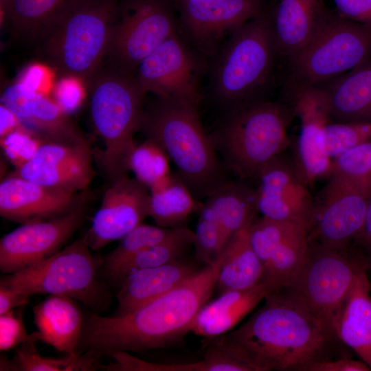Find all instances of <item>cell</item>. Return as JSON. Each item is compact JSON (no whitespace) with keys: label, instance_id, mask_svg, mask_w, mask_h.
Listing matches in <instances>:
<instances>
[{"label":"cell","instance_id":"45","mask_svg":"<svg viewBox=\"0 0 371 371\" xmlns=\"http://www.w3.org/2000/svg\"><path fill=\"white\" fill-rule=\"evenodd\" d=\"M370 368L364 361L350 359L334 361L322 360L307 367L306 371H370Z\"/></svg>","mask_w":371,"mask_h":371},{"label":"cell","instance_id":"2","mask_svg":"<svg viewBox=\"0 0 371 371\" xmlns=\"http://www.w3.org/2000/svg\"><path fill=\"white\" fill-rule=\"evenodd\" d=\"M265 299L264 306L245 323L225 334L256 371H306L326 359L333 333L284 291Z\"/></svg>","mask_w":371,"mask_h":371},{"label":"cell","instance_id":"28","mask_svg":"<svg viewBox=\"0 0 371 371\" xmlns=\"http://www.w3.org/2000/svg\"><path fill=\"white\" fill-rule=\"evenodd\" d=\"M254 219L236 232L221 253L222 263L216 286L219 294L249 289L262 282V267L250 240L249 231Z\"/></svg>","mask_w":371,"mask_h":371},{"label":"cell","instance_id":"1","mask_svg":"<svg viewBox=\"0 0 371 371\" xmlns=\"http://www.w3.org/2000/svg\"><path fill=\"white\" fill-rule=\"evenodd\" d=\"M222 256L173 290L132 311L113 316L91 314L79 346L99 355L143 352L167 347L190 332L200 309L216 289Z\"/></svg>","mask_w":371,"mask_h":371},{"label":"cell","instance_id":"7","mask_svg":"<svg viewBox=\"0 0 371 371\" xmlns=\"http://www.w3.org/2000/svg\"><path fill=\"white\" fill-rule=\"evenodd\" d=\"M295 116L287 102L261 98L229 110L216 142L227 166L241 179L256 180L289 145L287 131Z\"/></svg>","mask_w":371,"mask_h":371},{"label":"cell","instance_id":"38","mask_svg":"<svg viewBox=\"0 0 371 371\" xmlns=\"http://www.w3.org/2000/svg\"><path fill=\"white\" fill-rule=\"evenodd\" d=\"M370 139L371 122H330L320 131L317 144L332 159Z\"/></svg>","mask_w":371,"mask_h":371},{"label":"cell","instance_id":"10","mask_svg":"<svg viewBox=\"0 0 371 371\" xmlns=\"http://www.w3.org/2000/svg\"><path fill=\"white\" fill-rule=\"evenodd\" d=\"M175 33L176 21L165 0H126L120 4L104 62L135 75L141 62Z\"/></svg>","mask_w":371,"mask_h":371},{"label":"cell","instance_id":"17","mask_svg":"<svg viewBox=\"0 0 371 371\" xmlns=\"http://www.w3.org/2000/svg\"><path fill=\"white\" fill-rule=\"evenodd\" d=\"M83 217L80 205L52 219L22 224L0 240V269L14 273L59 251Z\"/></svg>","mask_w":371,"mask_h":371},{"label":"cell","instance_id":"20","mask_svg":"<svg viewBox=\"0 0 371 371\" xmlns=\"http://www.w3.org/2000/svg\"><path fill=\"white\" fill-rule=\"evenodd\" d=\"M76 192L46 187L13 172L0 183V214L25 224L52 219L80 205Z\"/></svg>","mask_w":371,"mask_h":371},{"label":"cell","instance_id":"40","mask_svg":"<svg viewBox=\"0 0 371 371\" xmlns=\"http://www.w3.org/2000/svg\"><path fill=\"white\" fill-rule=\"evenodd\" d=\"M199 213L193 245L197 258L210 265L217 260L224 248L221 231L214 212L207 204H201Z\"/></svg>","mask_w":371,"mask_h":371},{"label":"cell","instance_id":"36","mask_svg":"<svg viewBox=\"0 0 371 371\" xmlns=\"http://www.w3.org/2000/svg\"><path fill=\"white\" fill-rule=\"evenodd\" d=\"M330 177L371 194V139L332 159Z\"/></svg>","mask_w":371,"mask_h":371},{"label":"cell","instance_id":"8","mask_svg":"<svg viewBox=\"0 0 371 371\" xmlns=\"http://www.w3.org/2000/svg\"><path fill=\"white\" fill-rule=\"evenodd\" d=\"M0 285L31 296L60 295L100 310L109 295L98 280L96 265L90 248L78 239L42 261L1 279Z\"/></svg>","mask_w":371,"mask_h":371},{"label":"cell","instance_id":"48","mask_svg":"<svg viewBox=\"0 0 371 371\" xmlns=\"http://www.w3.org/2000/svg\"><path fill=\"white\" fill-rule=\"evenodd\" d=\"M23 126V124L20 120L10 110L1 104L0 139H2Z\"/></svg>","mask_w":371,"mask_h":371},{"label":"cell","instance_id":"34","mask_svg":"<svg viewBox=\"0 0 371 371\" xmlns=\"http://www.w3.org/2000/svg\"><path fill=\"white\" fill-rule=\"evenodd\" d=\"M35 341L22 344L10 363V368L19 371L94 370L100 368L99 356L91 351L85 355H67L64 358H50L41 355L34 347Z\"/></svg>","mask_w":371,"mask_h":371},{"label":"cell","instance_id":"22","mask_svg":"<svg viewBox=\"0 0 371 371\" xmlns=\"http://www.w3.org/2000/svg\"><path fill=\"white\" fill-rule=\"evenodd\" d=\"M330 13L324 0H280L271 11L279 55L289 58L300 52L320 30Z\"/></svg>","mask_w":371,"mask_h":371},{"label":"cell","instance_id":"11","mask_svg":"<svg viewBox=\"0 0 371 371\" xmlns=\"http://www.w3.org/2000/svg\"><path fill=\"white\" fill-rule=\"evenodd\" d=\"M344 250L310 248L298 276L283 290L335 336L338 313L361 269L346 256Z\"/></svg>","mask_w":371,"mask_h":371},{"label":"cell","instance_id":"44","mask_svg":"<svg viewBox=\"0 0 371 371\" xmlns=\"http://www.w3.org/2000/svg\"><path fill=\"white\" fill-rule=\"evenodd\" d=\"M338 14L371 29V0H333Z\"/></svg>","mask_w":371,"mask_h":371},{"label":"cell","instance_id":"24","mask_svg":"<svg viewBox=\"0 0 371 371\" xmlns=\"http://www.w3.org/2000/svg\"><path fill=\"white\" fill-rule=\"evenodd\" d=\"M199 269L177 259L165 265L134 272L122 280L115 314H124L177 288Z\"/></svg>","mask_w":371,"mask_h":371},{"label":"cell","instance_id":"16","mask_svg":"<svg viewBox=\"0 0 371 371\" xmlns=\"http://www.w3.org/2000/svg\"><path fill=\"white\" fill-rule=\"evenodd\" d=\"M255 190L256 207L262 216L308 227L315 202L294 161L282 153L260 170Z\"/></svg>","mask_w":371,"mask_h":371},{"label":"cell","instance_id":"50","mask_svg":"<svg viewBox=\"0 0 371 371\" xmlns=\"http://www.w3.org/2000/svg\"><path fill=\"white\" fill-rule=\"evenodd\" d=\"M181 1H186V0H181Z\"/></svg>","mask_w":371,"mask_h":371},{"label":"cell","instance_id":"15","mask_svg":"<svg viewBox=\"0 0 371 371\" xmlns=\"http://www.w3.org/2000/svg\"><path fill=\"white\" fill-rule=\"evenodd\" d=\"M289 91L287 103L300 121L294 163L302 179L310 186L318 179L330 174L332 159L320 150L317 144L320 131L331 122L329 102L321 86L289 79Z\"/></svg>","mask_w":371,"mask_h":371},{"label":"cell","instance_id":"4","mask_svg":"<svg viewBox=\"0 0 371 371\" xmlns=\"http://www.w3.org/2000/svg\"><path fill=\"white\" fill-rule=\"evenodd\" d=\"M140 128L164 148L196 200L207 197L225 181L198 105L157 98L144 109Z\"/></svg>","mask_w":371,"mask_h":371},{"label":"cell","instance_id":"33","mask_svg":"<svg viewBox=\"0 0 371 371\" xmlns=\"http://www.w3.org/2000/svg\"><path fill=\"white\" fill-rule=\"evenodd\" d=\"M194 241V232L184 227H177L166 240L127 258L106 270L107 273L115 280H122L137 271L165 265L180 258Z\"/></svg>","mask_w":371,"mask_h":371},{"label":"cell","instance_id":"25","mask_svg":"<svg viewBox=\"0 0 371 371\" xmlns=\"http://www.w3.org/2000/svg\"><path fill=\"white\" fill-rule=\"evenodd\" d=\"M334 333L371 369V285L363 269L357 273L338 313Z\"/></svg>","mask_w":371,"mask_h":371},{"label":"cell","instance_id":"39","mask_svg":"<svg viewBox=\"0 0 371 371\" xmlns=\"http://www.w3.org/2000/svg\"><path fill=\"white\" fill-rule=\"evenodd\" d=\"M177 229L140 223L123 236L118 245L106 257V270L144 249L166 240Z\"/></svg>","mask_w":371,"mask_h":371},{"label":"cell","instance_id":"43","mask_svg":"<svg viewBox=\"0 0 371 371\" xmlns=\"http://www.w3.org/2000/svg\"><path fill=\"white\" fill-rule=\"evenodd\" d=\"M36 341L32 335H29L25 327L21 313L13 310L0 315V349L11 350L20 344Z\"/></svg>","mask_w":371,"mask_h":371},{"label":"cell","instance_id":"26","mask_svg":"<svg viewBox=\"0 0 371 371\" xmlns=\"http://www.w3.org/2000/svg\"><path fill=\"white\" fill-rule=\"evenodd\" d=\"M268 295L269 291L262 282L249 289L220 293L216 299L207 302L200 309L190 332L211 339L225 335Z\"/></svg>","mask_w":371,"mask_h":371},{"label":"cell","instance_id":"13","mask_svg":"<svg viewBox=\"0 0 371 371\" xmlns=\"http://www.w3.org/2000/svg\"><path fill=\"white\" fill-rule=\"evenodd\" d=\"M249 234L252 247L262 267V282L269 294L289 287L309 256L306 227L262 216L254 219Z\"/></svg>","mask_w":371,"mask_h":371},{"label":"cell","instance_id":"35","mask_svg":"<svg viewBox=\"0 0 371 371\" xmlns=\"http://www.w3.org/2000/svg\"><path fill=\"white\" fill-rule=\"evenodd\" d=\"M14 172L40 185L72 192L85 188L93 175L92 168H67L31 161Z\"/></svg>","mask_w":371,"mask_h":371},{"label":"cell","instance_id":"37","mask_svg":"<svg viewBox=\"0 0 371 371\" xmlns=\"http://www.w3.org/2000/svg\"><path fill=\"white\" fill-rule=\"evenodd\" d=\"M127 166L128 170L134 173L135 179L149 188L170 173L168 154L150 138L135 145L128 157Z\"/></svg>","mask_w":371,"mask_h":371},{"label":"cell","instance_id":"27","mask_svg":"<svg viewBox=\"0 0 371 371\" xmlns=\"http://www.w3.org/2000/svg\"><path fill=\"white\" fill-rule=\"evenodd\" d=\"M321 87L331 122H371V58Z\"/></svg>","mask_w":371,"mask_h":371},{"label":"cell","instance_id":"23","mask_svg":"<svg viewBox=\"0 0 371 371\" xmlns=\"http://www.w3.org/2000/svg\"><path fill=\"white\" fill-rule=\"evenodd\" d=\"M33 313L37 331L32 336L36 341L67 355L76 353L84 323L82 313L72 298L49 295L33 308Z\"/></svg>","mask_w":371,"mask_h":371},{"label":"cell","instance_id":"14","mask_svg":"<svg viewBox=\"0 0 371 371\" xmlns=\"http://www.w3.org/2000/svg\"><path fill=\"white\" fill-rule=\"evenodd\" d=\"M369 196L330 177L320 201L315 203L306 229L309 247L344 249L348 243L362 232Z\"/></svg>","mask_w":371,"mask_h":371},{"label":"cell","instance_id":"3","mask_svg":"<svg viewBox=\"0 0 371 371\" xmlns=\"http://www.w3.org/2000/svg\"><path fill=\"white\" fill-rule=\"evenodd\" d=\"M119 0H71L38 43L43 59L61 77L85 82L104 63Z\"/></svg>","mask_w":371,"mask_h":371},{"label":"cell","instance_id":"49","mask_svg":"<svg viewBox=\"0 0 371 371\" xmlns=\"http://www.w3.org/2000/svg\"><path fill=\"white\" fill-rule=\"evenodd\" d=\"M361 234H363L367 242L371 245V194L368 200L365 221Z\"/></svg>","mask_w":371,"mask_h":371},{"label":"cell","instance_id":"19","mask_svg":"<svg viewBox=\"0 0 371 371\" xmlns=\"http://www.w3.org/2000/svg\"><path fill=\"white\" fill-rule=\"evenodd\" d=\"M182 25L192 42L212 51L219 41L263 11L261 0L181 1Z\"/></svg>","mask_w":371,"mask_h":371},{"label":"cell","instance_id":"12","mask_svg":"<svg viewBox=\"0 0 371 371\" xmlns=\"http://www.w3.org/2000/svg\"><path fill=\"white\" fill-rule=\"evenodd\" d=\"M201 71L200 59L175 33L141 62L134 76L144 94L199 105Z\"/></svg>","mask_w":371,"mask_h":371},{"label":"cell","instance_id":"42","mask_svg":"<svg viewBox=\"0 0 371 371\" xmlns=\"http://www.w3.org/2000/svg\"><path fill=\"white\" fill-rule=\"evenodd\" d=\"M0 140L4 155L16 169L30 161L40 146L47 142L24 125Z\"/></svg>","mask_w":371,"mask_h":371},{"label":"cell","instance_id":"46","mask_svg":"<svg viewBox=\"0 0 371 371\" xmlns=\"http://www.w3.org/2000/svg\"><path fill=\"white\" fill-rule=\"evenodd\" d=\"M58 104L67 113L75 111L82 102V95L79 87H59L56 90Z\"/></svg>","mask_w":371,"mask_h":371},{"label":"cell","instance_id":"41","mask_svg":"<svg viewBox=\"0 0 371 371\" xmlns=\"http://www.w3.org/2000/svg\"><path fill=\"white\" fill-rule=\"evenodd\" d=\"M30 161L67 168H92L89 144L70 146L45 142Z\"/></svg>","mask_w":371,"mask_h":371},{"label":"cell","instance_id":"32","mask_svg":"<svg viewBox=\"0 0 371 371\" xmlns=\"http://www.w3.org/2000/svg\"><path fill=\"white\" fill-rule=\"evenodd\" d=\"M212 339L203 359L194 362L157 363L128 355L124 366L126 371H254L253 367L221 336Z\"/></svg>","mask_w":371,"mask_h":371},{"label":"cell","instance_id":"6","mask_svg":"<svg viewBox=\"0 0 371 371\" xmlns=\"http://www.w3.org/2000/svg\"><path fill=\"white\" fill-rule=\"evenodd\" d=\"M278 56L271 11L263 10L234 30L217 56L210 79L214 98L228 110L260 99Z\"/></svg>","mask_w":371,"mask_h":371},{"label":"cell","instance_id":"21","mask_svg":"<svg viewBox=\"0 0 371 371\" xmlns=\"http://www.w3.org/2000/svg\"><path fill=\"white\" fill-rule=\"evenodd\" d=\"M1 104L10 110L27 128L47 142L70 146L89 143L56 101L37 93L23 83L8 87Z\"/></svg>","mask_w":371,"mask_h":371},{"label":"cell","instance_id":"9","mask_svg":"<svg viewBox=\"0 0 371 371\" xmlns=\"http://www.w3.org/2000/svg\"><path fill=\"white\" fill-rule=\"evenodd\" d=\"M371 58V29L330 12L315 37L288 58L289 79L320 86Z\"/></svg>","mask_w":371,"mask_h":371},{"label":"cell","instance_id":"47","mask_svg":"<svg viewBox=\"0 0 371 371\" xmlns=\"http://www.w3.org/2000/svg\"><path fill=\"white\" fill-rule=\"evenodd\" d=\"M30 296L23 293L3 285H0V315L14 308L25 306Z\"/></svg>","mask_w":371,"mask_h":371},{"label":"cell","instance_id":"29","mask_svg":"<svg viewBox=\"0 0 371 371\" xmlns=\"http://www.w3.org/2000/svg\"><path fill=\"white\" fill-rule=\"evenodd\" d=\"M205 203L218 221L224 247L258 212L255 190L242 182L224 181L206 197Z\"/></svg>","mask_w":371,"mask_h":371},{"label":"cell","instance_id":"30","mask_svg":"<svg viewBox=\"0 0 371 371\" xmlns=\"http://www.w3.org/2000/svg\"><path fill=\"white\" fill-rule=\"evenodd\" d=\"M71 0H7L1 10L11 36L19 41L39 43L56 17Z\"/></svg>","mask_w":371,"mask_h":371},{"label":"cell","instance_id":"18","mask_svg":"<svg viewBox=\"0 0 371 371\" xmlns=\"http://www.w3.org/2000/svg\"><path fill=\"white\" fill-rule=\"evenodd\" d=\"M149 216L147 187L128 176L111 183L92 224L82 238L90 249L99 250L121 239Z\"/></svg>","mask_w":371,"mask_h":371},{"label":"cell","instance_id":"31","mask_svg":"<svg viewBox=\"0 0 371 371\" xmlns=\"http://www.w3.org/2000/svg\"><path fill=\"white\" fill-rule=\"evenodd\" d=\"M149 216L159 226L182 227L189 215L201 205L178 173H170L150 188Z\"/></svg>","mask_w":371,"mask_h":371},{"label":"cell","instance_id":"5","mask_svg":"<svg viewBox=\"0 0 371 371\" xmlns=\"http://www.w3.org/2000/svg\"><path fill=\"white\" fill-rule=\"evenodd\" d=\"M85 83L91 120L104 146L99 164L112 183L128 176V159L135 145L133 135L140 127L146 94L134 75L104 62Z\"/></svg>","mask_w":371,"mask_h":371}]
</instances>
